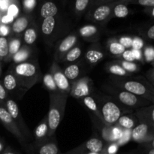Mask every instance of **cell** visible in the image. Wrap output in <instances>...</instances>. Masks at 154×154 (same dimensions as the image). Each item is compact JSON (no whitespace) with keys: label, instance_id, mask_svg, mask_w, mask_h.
<instances>
[{"label":"cell","instance_id":"obj_5","mask_svg":"<svg viewBox=\"0 0 154 154\" xmlns=\"http://www.w3.org/2000/svg\"><path fill=\"white\" fill-rule=\"evenodd\" d=\"M50 105L48 114H47L48 122V137L55 135V132L65 114L66 103L69 95L61 93H49Z\"/></svg>","mask_w":154,"mask_h":154},{"label":"cell","instance_id":"obj_60","mask_svg":"<svg viewBox=\"0 0 154 154\" xmlns=\"http://www.w3.org/2000/svg\"><path fill=\"white\" fill-rule=\"evenodd\" d=\"M60 154H63V153H60Z\"/></svg>","mask_w":154,"mask_h":154},{"label":"cell","instance_id":"obj_19","mask_svg":"<svg viewBox=\"0 0 154 154\" xmlns=\"http://www.w3.org/2000/svg\"><path fill=\"white\" fill-rule=\"evenodd\" d=\"M105 32V26L98 25V24H86L82 26L77 31L79 37L88 42H98L101 36Z\"/></svg>","mask_w":154,"mask_h":154},{"label":"cell","instance_id":"obj_41","mask_svg":"<svg viewBox=\"0 0 154 154\" xmlns=\"http://www.w3.org/2000/svg\"><path fill=\"white\" fill-rule=\"evenodd\" d=\"M144 47V41L139 36H132V42L131 49L142 50Z\"/></svg>","mask_w":154,"mask_h":154},{"label":"cell","instance_id":"obj_25","mask_svg":"<svg viewBox=\"0 0 154 154\" xmlns=\"http://www.w3.org/2000/svg\"><path fill=\"white\" fill-rule=\"evenodd\" d=\"M126 48L120 44L117 38H110L105 44V51L110 57L119 59L122 54L125 51Z\"/></svg>","mask_w":154,"mask_h":154},{"label":"cell","instance_id":"obj_23","mask_svg":"<svg viewBox=\"0 0 154 154\" xmlns=\"http://www.w3.org/2000/svg\"><path fill=\"white\" fill-rule=\"evenodd\" d=\"M136 117L138 123H146L154 127V105H150L147 106L135 109L133 112Z\"/></svg>","mask_w":154,"mask_h":154},{"label":"cell","instance_id":"obj_39","mask_svg":"<svg viewBox=\"0 0 154 154\" xmlns=\"http://www.w3.org/2000/svg\"><path fill=\"white\" fill-rule=\"evenodd\" d=\"M22 6L23 13L32 14L36 6V0H23Z\"/></svg>","mask_w":154,"mask_h":154},{"label":"cell","instance_id":"obj_1","mask_svg":"<svg viewBox=\"0 0 154 154\" xmlns=\"http://www.w3.org/2000/svg\"><path fill=\"white\" fill-rule=\"evenodd\" d=\"M91 95L96 100L102 120L108 126H114L118 119L123 114L133 112L132 110L122 105L111 96L96 87Z\"/></svg>","mask_w":154,"mask_h":154},{"label":"cell","instance_id":"obj_22","mask_svg":"<svg viewBox=\"0 0 154 154\" xmlns=\"http://www.w3.org/2000/svg\"><path fill=\"white\" fill-rule=\"evenodd\" d=\"M94 0H68L71 13L75 17L81 18L86 14Z\"/></svg>","mask_w":154,"mask_h":154},{"label":"cell","instance_id":"obj_36","mask_svg":"<svg viewBox=\"0 0 154 154\" xmlns=\"http://www.w3.org/2000/svg\"><path fill=\"white\" fill-rule=\"evenodd\" d=\"M115 61L126 71L128 73L131 74L132 73H136L140 71V65L138 63H135V62H128V61H124V60H115Z\"/></svg>","mask_w":154,"mask_h":154},{"label":"cell","instance_id":"obj_58","mask_svg":"<svg viewBox=\"0 0 154 154\" xmlns=\"http://www.w3.org/2000/svg\"><path fill=\"white\" fill-rule=\"evenodd\" d=\"M1 17H2V13L0 12V20H1Z\"/></svg>","mask_w":154,"mask_h":154},{"label":"cell","instance_id":"obj_11","mask_svg":"<svg viewBox=\"0 0 154 154\" xmlns=\"http://www.w3.org/2000/svg\"><path fill=\"white\" fill-rule=\"evenodd\" d=\"M78 38L79 36H78L77 31H74L68 34L66 37L59 40L55 44L54 61L57 62V63H60L63 56L78 44Z\"/></svg>","mask_w":154,"mask_h":154},{"label":"cell","instance_id":"obj_30","mask_svg":"<svg viewBox=\"0 0 154 154\" xmlns=\"http://www.w3.org/2000/svg\"><path fill=\"white\" fill-rule=\"evenodd\" d=\"M23 45L22 36H10L8 38V55L5 62L10 63L13 56L19 51Z\"/></svg>","mask_w":154,"mask_h":154},{"label":"cell","instance_id":"obj_12","mask_svg":"<svg viewBox=\"0 0 154 154\" xmlns=\"http://www.w3.org/2000/svg\"><path fill=\"white\" fill-rule=\"evenodd\" d=\"M94 88L93 80L90 77L84 76L72 84L69 96L80 100L85 96L91 95Z\"/></svg>","mask_w":154,"mask_h":154},{"label":"cell","instance_id":"obj_54","mask_svg":"<svg viewBox=\"0 0 154 154\" xmlns=\"http://www.w3.org/2000/svg\"><path fill=\"white\" fill-rule=\"evenodd\" d=\"M1 154H21V153L17 152L16 150L12 149L11 147H9V146H7V147H5V149L4 151H3Z\"/></svg>","mask_w":154,"mask_h":154},{"label":"cell","instance_id":"obj_51","mask_svg":"<svg viewBox=\"0 0 154 154\" xmlns=\"http://www.w3.org/2000/svg\"><path fill=\"white\" fill-rule=\"evenodd\" d=\"M14 17L10 16L9 14H4L2 15L1 20H0V23L3 24H6V25H9L11 23H13Z\"/></svg>","mask_w":154,"mask_h":154},{"label":"cell","instance_id":"obj_47","mask_svg":"<svg viewBox=\"0 0 154 154\" xmlns=\"http://www.w3.org/2000/svg\"><path fill=\"white\" fill-rule=\"evenodd\" d=\"M11 34V30L10 26L0 23V36L9 38Z\"/></svg>","mask_w":154,"mask_h":154},{"label":"cell","instance_id":"obj_53","mask_svg":"<svg viewBox=\"0 0 154 154\" xmlns=\"http://www.w3.org/2000/svg\"><path fill=\"white\" fill-rule=\"evenodd\" d=\"M144 12L146 14L150 16L152 19L154 18V7H146L144 8Z\"/></svg>","mask_w":154,"mask_h":154},{"label":"cell","instance_id":"obj_59","mask_svg":"<svg viewBox=\"0 0 154 154\" xmlns=\"http://www.w3.org/2000/svg\"><path fill=\"white\" fill-rule=\"evenodd\" d=\"M101 154H106V153H104V152H103V153H101Z\"/></svg>","mask_w":154,"mask_h":154},{"label":"cell","instance_id":"obj_55","mask_svg":"<svg viewBox=\"0 0 154 154\" xmlns=\"http://www.w3.org/2000/svg\"><path fill=\"white\" fill-rule=\"evenodd\" d=\"M5 149V141L0 138V154L4 151Z\"/></svg>","mask_w":154,"mask_h":154},{"label":"cell","instance_id":"obj_40","mask_svg":"<svg viewBox=\"0 0 154 154\" xmlns=\"http://www.w3.org/2000/svg\"><path fill=\"white\" fill-rule=\"evenodd\" d=\"M131 139H132L131 138V130H129V129H123L121 137L117 140V143L120 147V146L127 144Z\"/></svg>","mask_w":154,"mask_h":154},{"label":"cell","instance_id":"obj_49","mask_svg":"<svg viewBox=\"0 0 154 154\" xmlns=\"http://www.w3.org/2000/svg\"><path fill=\"white\" fill-rule=\"evenodd\" d=\"M145 78L151 85L154 87V69L153 66H151L150 69L146 72Z\"/></svg>","mask_w":154,"mask_h":154},{"label":"cell","instance_id":"obj_27","mask_svg":"<svg viewBox=\"0 0 154 154\" xmlns=\"http://www.w3.org/2000/svg\"><path fill=\"white\" fill-rule=\"evenodd\" d=\"M34 50L33 47L27 46V45H23L19 51L13 56L11 59L12 64H17V63H23V62L27 61L31 59L32 55L33 54Z\"/></svg>","mask_w":154,"mask_h":154},{"label":"cell","instance_id":"obj_32","mask_svg":"<svg viewBox=\"0 0 154 154\" xmlns=\"http://www.w3.org/2000/svg\"><path fill=\"white\" fill-rule=\"evenodd\" d=\"M126 0H117L113 7L112 17L124 18L129 15V10Z\"/></svg>","mask_w":154,"mask_h":154},{"label":"cell","instance_id":"obj_50","mask_svg":"<svg viewBox=\"0 0 154 154\" xmlns=\"http://www.w3.org/2000/svg\"><path fill=\"white\" fill-rule=\"evenodd\" d=\"M19 11V9H18L17 6L15 4H10L8 6V8L7 14H9L10 16L13 17L14 18L17 16V14H18Z\"/></svg>","mask_w":154,"mask_h":154},{"label":"cell","instance_id":"obj_52","mask_svg":"<svg viewBox=\"0 0 154 154\" xmlns=\"http://www.w3.org/2000/svg\"><path fill=\"white\" fill-rule=\"evenodd\" d=\"M114 1H115V0H94L93 2V4H92L91 7H90V8H93V7H96V6L100 5L107 4V3L112 2H114ZM90 9H89V10H90Z\"/></svg>","mask_w":154,"mask_h":154},{"label":"cell","instance_id":"obj_3","mask_svg":"<svg viewBox=\"0 0 154 154\" xmlns=\"http://www.w3.org/2000/svg\"><path fill=\"white\" fill-rule=\"evenodd\" d=\"M8 69L16 77L20 85L27 92L42 79L37 59H30L17 64H11Z\"/></svg>","mask_w":154,"mask_h":154},{"label":"cell","instance_id":"obj_48","mask_svg":"<svg viewBox=\"0 0 154 154\" xmlns=\"http://www.w3.org/2000/svg\"><path fill=\"white\" fill-rule=\"evenodd\" d=\"M132 50V54H133L134 60L135 61L140 62V63H144V58H143V54H142V50Z\"/></svg>","mask_w":154,"mask_h":154},{"label":"cell","instance_id":"obj_45","mask_svg":"<svg viewBox=\"0 0 154 154\" xmlns=\"http://www.w3.org/2000/svg\"><path fill=\"white\" fill-rule=\"evenodd\" d=\"M128 4H137L144 7H154V0H126Z\"/></svg>","mask_w":154,"mask_h":154},{"label":"cell","instance_id":"obj_28","mask_svg":"<svg viewBox=\"0 0 154 154\" xmlns=\"http://www.w3.org/2000/svg\"><path fill=\"white\" fill-rule=\"evenodd\" d=\"M138 124V121L136 117L134 115L133 112L128 113L122 115L118 119L115 125L118 126L119 127L122 128L123 129H129L132 130Z\"/></svg>","mask_w":154,"mask_h":154},{"label":"cell","instance_id":"obj_13","mask_svg":"<svg viewBox=\"0 0 154 154\" xmlns=\"http://www.w3.org/2000/svg\"><path fill=\"white\" fill-rule=\"evenodd\" d=\"M107 143L105 142L100 137L93 136L78 146L76 148L69 151L66 154H87L89 153H102L105 150Z\"/></svg>","mask_w":154,"mask_h":154},{"label":"cell","instance_id":"obj_6","mask_svg":"<svg viewBox=\"0 0 154 154\" xmlns=\"http://www.w3.org/2000/svg\"><path fill=\"white\" fill-rule=\"evenodd\" d=\"M101 89L104 93L111 96L122 105L131 110L137 109V108L147 106V105H153L150 101L140 96H135L108 82L102 84Z\"/></svg>","mask_w":154,"mask_h":154},{"label":"cell","instance_id":"obj_57","mask_svg":"<svg viewBox=\"0 0 154 154\" xmlns=\"http://www.w3.org/2000/svg\"><path fill=\"white\" fill-rule=\"evenodd\" d=\"M1 70H2V66H1V63H0V73H1Z\"/></svg>","mask_w":154,"mask_h":154},{"label":"cell","instance_id":"obj_29","mask_svg":"<svg viewBox=\"0 0 154 154\" xmlns=\"http://www.w3.org/2000/svg\"><path fill=\"white\" fill-rule=\"evenodd\" d=\"M79 101L82 102L83 105L87 108V109L89 111V114H93L95 117H96L97 118H99V120L103 121L102 115H101L100 114V111H99L98 105L97 104H96V100H95L94 97H93L92 95L85 96V97L80 99ZM104 123H105V122H104Z\"/></svg>","mask_w":154,"mask_h":154},{"label":"cell","instance_id":"obj_8","mask_svg":"<svg viewBox=\"0 0 154 154\" xmlns=\"http://www.w3.org/2000/svg\"><path fill=\"white\" fill-rule=\"evenodd\" d=\"M23 147L29 154L61 153L55 135L52 137H47L41 141H34L32 143H27Z\"/></svg>","mask_w":154,"mask_h":154},{"label":"cell","instance_id":"obj_31","mask_svg":"<svg viewBox=\"0 0 154 154\" xmlns=\"http://www.w3.org/2000/svg\"><path fill=\"white\" fill-rule=\"evenodd\" d=\"M48 122L47 115L42 119V121L39 123L37 127L32 132L33 140L34 141H41L48 137Z\"/></svg>","mask_w":154,"mask_h":154},{"label":"cell","instance_id":"obj_4","mask_svg":"<svg viewBox=\"0 0 154 154\" xmlns=\"http://www.w3.org/2000/svg\"><path fill=\"white\" fill-rule=\"evenodd\" d=\"M38 24L44 42L48 47H52L58 42L63 33L67 31L70 23L66 13L63 12L55 17L43 19Z\"/></svg>","mask_w":154,"mask_h":154},{"label":"cell","instance_id":"obj_44","mask_svg":"<svg viewBox=\"0 0 154 154\" xmlns=\"http://www.w3.org/2000/svg\"><path fill=\"white\" fill-rule=\"evenodd\" d=\"M8 98H10L8 93H7L6 90L5 89L2 83L0 81V105L5 107V103L8 99Z\"/></svg>","mask_w":154,"mask_h":154},{"label":"cell","instance_id":"obj_2","mask_svg":"<svg viewBox=\"0 0 154 154\" xmlns=\"http://www.w3.org/2000/svg\"><path fill=\"white\" fill-rule=\"evenodd\" d=\"M108 82L154 103V87L144 77H133L131 75L117 77L110 75Z\"/></svg>","mask_w":154,"mask_h":154},{"label":"cell","instance_id":"obj_37","mask_svg":"<svg viewBox=\"0 0 154 154\" xmlns=\"http://www.w3.org/2000/svg\"><path fill=\"white\" fill-rule=\"evenodd\" d=\"M8 55V38L0 36V63L5 62Z\"/></svg>","mask_w":154,"mask_h":154},{"label":"cell","instance_id":"obj_26","mask_svg":"<svg viewBox=\"0 0 154 154\" xmlns=\"http://www.w3.org/2000/svg\"><path fill=\"white\" fill-rule=\"evenodd\" d=\"M83 56H84V51H83L82 47L79 44H77L75 46H74L72 49L69 50L63 56L60 63H66V64L75 63V62L81 60L82 59Z\"/></svg>","mask_w":154,"mask_h":154},{"label":"cell","instance_id":"obj_14","mask_svg":"<svg viewBox=\"0 0 154 154\" xmlns=\"http://www.w3.org/2000/svg\"><path fill=\"white\" fill-rule=\"evenodd\" d=\"M106 52L105 48H102L99 42L92 43L88 47L86 52L83 56V61L87 66L90 68H94L100 62H102L106 57Z\"/></svg>","mask_w":154,"mask_h":154},{"label":"cell","instance_id":"obj_56","mask_svg":"<svg viewBox=\"0 0 154 154\" xmlns=\"http://www.w3.org/2000/svg\"><path fill=\"white\" fill-rule=\"evenodd\" d=\"M60 4L61 5L62 8H63L64 10H66V7H67V3H68V0H58Z\"/></svg>","mask_w":154,"mask_h":154},{"label":"cell","instance_id":"obj_21","mask_svg":"<svg viewBox=\"0 0 154 154\" xmlns=\"http://www.w3.org/2000/svg\"><path fill=\"white\" fill-rule=\"evenodd\" d=\"M34 18V15L32 14L23 13L18 16L11 26V36H22L23 33L28 28Z\"/></svg>","mask_w":154,"mask_h":154},{"label":"cell","instance_id":"obj_33","mask_svg":"<svg viewBox=\"0 0 154 154\" xmlns=\"http://www.w3.org/2000/svg\"><path fill=\"white\" fill-rule=\"evenodd\" d=\"M105 69L107 73L113 76L126 77L131 75V74L126 72L115 60L107 63L105 66Z\"/></svg>","mask_w":154,"mask_h":154},{"label":"cell","instance_id":"obj_10","mask_svg":"<svg viewBox=\"0 0 154 154\" xmlns=\"http://www.w3.org/2000/svg\"><path fill=\"white\" fill-rule=\"evenodd\" d=\"M36 5H38L37 14L34 17L38 23L43 19L55 17L66 11L58 0H36Z\"/></svg>","mask_w":154,"mask_h":154},{"label":"cell","instance_id":"obj_9","mask_svg":"<svg viewBox=\"0 0 154 154\" xmlns=\"http://www.w3.org/2000/svg\"><path fill=\"white\" fill-rule=\"evenodd\" d=\"M5 108L7 111H8L9 114H10V115L11 116L15 124L17 125V128L19 129L20 132L22 133L25 139L26 140L27 143L32 141V132L29 130L27 125L26 124L16 101L14 100L11 98H8V99L5 103Z\"/></svg>","mask_w":154,"mask_h":154},{"label":"cell","instance_id":"obj_46","mask_svg":"<svg viewBox=\"0 0 154 154\" xmlns=\"http://www.w3.org/2000/svg\"><path fill=\"white\" fill-rule=\"evenodd\" d=\"M118 60H124V61H128V62H135L133 54H132V50L131 49L125 50V51L121 54V55H120V57H119Z\"/></svg>","mask_w":154,"mask_h":154},{"label":"cell","instance_id":"obj_16","mask_svg":"<svg viewBox=\"0 0 154 154\" xmlns=\"http://www.w3.org/2000/svg\"><path fill=\"white\" fill-rule=\"evenodd\" d=\"M49 72L51 74L53 78H54V81L59 92L69 96L72 84L69 82V80L65 76L63 69L60 66L59 63H57L55 61L53 62L51 67H50Z\"/></svg>","mask_w":154,"mask_h":154},{"label":"cell","instance_id":"obj_18","mask_svg":"<svg viewBox=\"0 0 154 154\" xmlns=\"http://www.w3.org/2000/svg\"><path fill=\"white\" fill-rule=\"evenodd\" d=\"M131 138L139 144L154 141V127L146 123H138L131 130Z\"/></svg>","mask_w":154,"mask_h":154},{"label":"cell","instance_id":"obj_24","mask_svg":"<svg viewBox=\"0 0 154 154\" xmlns=\"http://www.w3.org/2000/svg\"><path fill=\"white\" fill-rule=\"evenodd\" d=\"M39 33V26L34 18L28 28L24 31L22 35L23 44L29 47H33L36 43Z\"/></svg>","mask_w":154,"mask_h":154},{"label":"cell","instance_id":"obj_34","mask_svg":"<svg viewBox=\"0 0 154 154\" xmlns=\"http://www.w3.org/2000/svg\"><path fill=\"white\" fill-rule=\"evenodd\" d=\"M137 31L138 34L147 40L153 41L154 39V25L151 23H146L137 27Z\"/></svg>","mask_w":154,"mask_h":154},{"label":"cell","instance_id":"obj_20","mask_svg":"<svg viewBox=\"0 0 154 154\" xmlns=\"http://www.w3.org/2000/svg\"><path fill=\"white\" fill-rule=\"evenodd\" d=\"M86 67L87 66L81 59L75 63L66 64L62 69L65 76L72 84L77 80L84 76V74L86 73Z\"/></svg>","mask_w":154,"mask_h":154},{"label":"cell","instance_id":"obj_17","mask_svg":"<svg viewBox=\"0 0 154 154\" xmlns=\"http://www.w3.org/2000/svg\"><path fill=\"white\" fill-rule=\"evenodd\" d=\"M2 83L9 96L11 95L14 98L17 100H20L21 99H23V96L27 92L20 85L16 77L9 69H8L6 72Z\"/></svg>","mask_w":154,"mask_h":154},{"label":"cell","instance_id":"obj_35","mask_svg":"<svg viewBox=\"0 0 154 154\" xmlns=\"http://www.w3.org/2000/svg\"><path fill=\"white\" fill-rule=\"evenodd\" d=\"M42 82H43V86L49 93H60L57 89V86H56L55 82L54 81L52 75L50 72H48L45 75L42 76Z\"/></svg>","mask_w":154,"mask_h":154},{"label":"cell","instance_id":"obj_7","mask_svg":"<svg viewBox=\"0 0 154 154\" xmlns=\"http://www.w3.org/2000/svg\"><path fill=\"white\" fill-rule=\"evenodd\" d=\"M117 0L107 4L100 5L90 8L86 13L85 18L87 20L95 24L105 26L112 19L113 7Z\"/></svg>","mask_w":154,"mask_h":154},{"label":"cell","instance_id":"obj_15","mask_svg":"<svg viewBox=\"0 0 154 154\" xmlns=\"http://www.w3.org/2000/svg\"><path fill=\"white\" fill-rule=\"evenodd\" d=\"M0 122L2 123L4 127L8 131L14 135V137L21 144L22 147L27 144L26 140L25 139L22 133L20 132L19 129L12 119L11 116L10 115L5 107L2 106V105H0Z\"/></svg>","mask_w":154,"mask_h":154},{"label":"cell","instance_id":"obj_42","mask_svg":"<svg viewBox=\"0 0 154 154\" xmlns=\"http://www.w3.org/2000/svg\"><path fill=\"white\" fill-rule=\"evenodd\" d=\"M118 42L121 45H123L126 49H131L132 42V36L130 35H124L121 36L119 38H117Z\"/></svg>","mask_w":154,"mask_h":154},{"label":"cell","instance_id":"obj_38","mask_svg":"<svg viewBox=\"0 0 154 154\" xmlns=\"http://www.w3.org/2000/svg\"><path fill=\"white\" fill-rule=\"evenodd\" d=\"M144 62L147 63H151L153 66L154 61V48L151 45H147L143 48L142 51Z\"/></svg>","mask_w":154,"mask_h":154},{"label":"cell","instance_id":"obj_43","mask_svg":"<svg viewBox=\"0 0 154 154\" xmlns=\"http://www.w3.org/2000/svg\"><path fill=\"white\" fill-rule=\"evenodd\" d=\"M119 148H120V146L117 144V142L107 143L104 153L106 154H117Z\"/></svg>","mask_w":154,"mask_h":154}]
</instances>
